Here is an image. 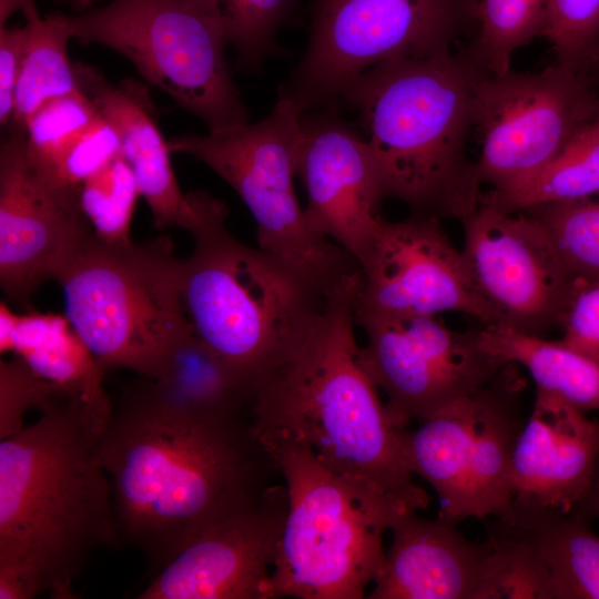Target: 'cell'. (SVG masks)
I'll return each instance as SVG.
<instances>
[{
  "label": "cell",
  "instance_id": "ba28073f",
  "mask_svg": "<svg viewBox=\"0 0 599 599\" xmlns=\"http://www.w3.org/2000/svg\"><path fill=\"white\" fill-rule=\"evenodd\" d=\"M302 109L278 94L273 110L255 123L171 139V152L192 155L240 195L256 222L258 247L329 293L361 271L334 242L313 232L294 190Z\"/></svg>",
  "mask_w": 599,
  "mask_h": 599
},
{
  "label": "cell",
  "instance_id": "6da1fadb",
  "mask_svg": "<svg viewBox=\"0 0 599 599\" xmlns=\"http://www.w3.org/2000/svg\"><path fill=\"white\" fill-rule=\"evenodd\" d=\"M119 542L153 575L205 530L258 502L272 457L250 418H194L161 404L144 383L128 392L99 437Z\"/></svg>",
  "mask_w": 599,
  "mask_h": 599
},
{
  "label": "cell",
  "instance_id": "4dcf8cb0",
  "mask_svg": "<svg viewBox=\"0 0 599 599\" xmlns=\"http://www.w3.org/2000/svg\"><path fill=\"white\" fill-rule=\"evenodd\" d=\"M99 116V110L82 90L44 102L26 125L27 152L34 166L50 177Z\"/></svg>",
  "mask_w": 599,
  "mask_h": 599
},
{
  "label": "cell",
  "instance_id": "603a6c76",
  "mask_svg": "<svg viewBox=\"0 0 599 599\" xmlns=\"http://www.w3.org/2000/svg\"><path fill=\"white\" fill-rule=\"evenodd\" d=\"M0 349L13 352L40 377L80 402L101 434L113 405L103 388L106 373L65 316L34 311L17 315L0 305Z\"/></svg>",
  "mask_w": 599,
  "mask_h": 599
},
{
  "label": "cell",
  "instance_id": "836d02e7",
  "mask_svg": "<svg viewBox=\"0 0 599 599\" xmlns=\"http://www.w3.org/2000/svg\"><path fill=\"white\" fill-rule=\"evenodd\" d=\"M64 395L55 385L40 377L21 358L0 362V438L20 432L26 413L43 410L58 396ZM67 396V395H65Z\"/></svg>",
  "mask_w": 599,
  "mask_h": 599
},
{
  "label": "cell",
  "instance_id": "cb8c5ba5",
  "mask_svg": "<svg viewBox=\"0 0 599 599\" xmlns=\"http://www.w3.org/2000/svg\"><path fill=\"white\" fill-rule=\"evenodd\" d=\"M143 383L161 404L194 418L230 419L248 413L250 387L192 328Z\"/></svg>",
  "mask_w": 599,
  "mask_h": 599
},
{
  "label": "cell",
  "instance_id": "7c38bea8",
  "mask_svg": "<svg viewBox=\"0 0 599 599\" xmlns=\"http://www.w3.org/2000/svg\"><path fill=\"white\" fill-rule=\"evenodd\" d=\"M598 118L599 90L587 73L556 63L481 75L475 88L481 185L504 191L524 181Z\"/></svg>",
  "mask_w": 599,
  "mask_h": 599
},
{
  "label": "cell",
  "instance_id": "484cf974",
  "mask_svg": "<svg viewBox=\"0 0 599 599\" xmlns=\"http://www.w3.org/2000/svg\"><path fill=\"white\" fill-rule=\"evenodd\" d=\"M22 10L27 20L23 54L9 126L26 131L29 119L44 102L79 92L81 88L68 55V42L72 37L67 16L58 12L42 19L33 0Z\"/></svg>",
  "mask_w": 599,
  "mask_h": 599
},
{
  "label": "cell",
  "instance_id": "277c9868",
  "mask_svg": "<svg viewBox=\"0 0 599 599\" xmlns=\"http://www.w3.org/2000/svg\"><path fill=\"white\" fill-rule=\"evenodd\" d=\"M484 74L467 50L450 51L382 62L345 88L339 98L358 114L385 197L437 217L477 207L481 183L466 142Z\"/></svg>",
  "mask_w": 599,
  "mask_h": 599
},
{
  "label": "cell",
  "instance_id": "d4e9b609",
  "mask_svg": "<svg viewBox=\"0 0 599 599\" xmlns=\"http://www.w3.org/2000/svg\"><path fill=\"white\" fill-rule=\"evenodd\" d=\"M483 345L508 363L522 365L537 392L588 413L599 409V362L561 341L499 325L478 328Z\"/></svg>",
  "mask_w": 599,
  "mask_h": 599
},
{
  "label": "cell",
  "instance_id": "f1b7e54d",
  "mask_svg": "<svg viewBox=\"0 0 599 599\" xmlns=\"http://www.w3.org/2000/svg\"><path fill=\"white\" fill-rule=\"evenodd\" d=\"M233 44L241 62L257 68L277 51L276 35L288 20L296 0H201Z\"/></svg>",
  "mask_w": 599,
  "mask_h": 599
},
{
  "label": "cell",
  "instance_id": "d6a6232c",
  "mask_svg": "<svg viewBox=\"0 0 599 599\" xmlns=\"http://www.w3.org/2000/svg\"><path fill=\"white\" fill-rule=\"evenodd\" d=\"M544 37L558 64L588 74L599 60V0H547Z\"/></svg>",
  "mask_w": 599,
  "mask_h": 599
},
{
  "label": "cell",
  "instance_id": "7a4b0ae2",
  "mask_svg": "<svg viewBox=\"0 0 599 599\" xmlns=\"http://www.w3.org/2000/svg\"><path fill=\"white\" fill-rule=\"evenodd\" d=\"M362 271L327 294L307 334L253 387L248 418L263 446L307 447L329 470L405 510L425 509L398 430L364 368L354 324Z\"/></svg>",
  "mask_w": 599,
  "mask_h": 599
},
{
  "label": "cell",
  "instance_id": "52a82bcc",
  "mask_svg": "<svg viewBox=\"0 0 599 599\" xmlns=\"http://www.w3.org/2000/svg\"><path fill=\"white\" fill-rule=\"evenodd\" d=\"M172 241L109 244L94 236L58 277L64 316L105 372L152 378L191 326Z\"/></svg>",
  "mask_w": 599,
  "mask_h": 599
},
{
  "label": "cell",
  "instance_id": "44dd1931",
  "mask_svg": "<svg viewBox=\"0 0 599 599\" xmlns=\"http://www.w3.org/2000/svg\"><path fill=\"white\" fill-rule=\"evenodd\" d=\"M599 459V422L536 392L511 459L514 498L564 512L588 494Z\"/></svg>",
  "mask_w": 599,
  "mask_h": 599
},
{
  "label": "cell",
  "instance_id": "1f68e13d",
  "mask_svg": "<svg viewBox=\"0 0 599 599\" xmlns=\"http://www.w3.org/2000/svg\"><path fill=\"white\" fill-rule=\"evenodd\" d=\"M537 216L572 277L599 278V199L526 210Z\"/></svg>",
  "mask_w": 599,
  "mask_h": 599
},
{
  "label": "cell",
  "instance_id": "60d3db41",
  "mask_svg": "<svg viewBox=\"0 0 599 599\" xmlns=\"http://www.w3.org/2000/svg\"><path fill=\"white\" fill-rule=\"evenodd\" d=\"M94 0H72V4L77 10H83L89 7Z\"/></svg>",
  "mask_w": 599,
  "mask_h": 599
},
{
  "label": "cell",
  "instance_id": "83f0119b",
  "mask_svg": "<svg viewBox=\"0 0 599 599\" xmlns=\"http://www.w3.org/2000/svg\"><path fill=\"white\" fill-rule=\"evenodd\" d=\"M547 0H478L477 34L467 51L487 74L510 70L512 54L546 28Z\"/></svg>",
  "mask_w": 599,
  "mask_h": 599
},
{
  "label": "cell",
  "instance_id": "8fae6325",
  "mask_svg": "<svg viewBox=\"0 0 599 599\" xmlns=\"http://www.w3.org/2000/svg\"><path fill=\"white\" fill-rule=\"evenodd\" d=\"M478 0H313L306 50L281 95L324 109L369 68L450 52L476 27Z\"/></svg>",
  "mask_w": 599,
  "mask_h": 599
},
{
  "label": "cell",
  "instance_id": "2e32d148",
  "mask_svg": "<svg viewBox=\"0 0 599 599\" xmlns=\"http://www.w3.org/2000/svg\"><path fill=\"white\" fill-rule=\"evenodd\" d=\"M355 314L437 316L459 312L483 326L491 315L437 216L382 219L361 265Z\"/></svg>",
  "mask_w": 599,
  "mask_h": 599
},
{
  "label": "cell",
  "instance_id": "b9f144b4",
  "mask_svg": "<svg viewBox=\"0 0 599 599\" xmlns=\"http://www.w3.org/2000/svg\"><path fill=\"white\" fill-rule=\"evenodd\" d=\"M599 119V118H598Z\"/></svg>",
  "mask_w": 599,
  "mask_h": 599
},
{
  "label": "cell",
  "instance_id": "ac0fdd59",
  "mask_svg": "<svg viewBox=\"0 0 599 599\" xmlns=\"http://www.w3.org/2000/svg\"><path fill=\"white\" fill-rule=\"evenodd\" d=\"M288 511L286 486L205 530L136 596L140 599H274L272 572Z\"/></svg>",
  "mask_w": 599,
  "mask_h": 599
},
{
  "label": "cell",
  "instance_id": "7402d4cb",
  "mask_svg": "<svg viewBox=\"0 0 599 599\" xmlns=\"http://www.w3.org/2000/svg\"><path fill=\"white\" fill-rule=\"evenodd\" d=\"M81 90L116 129L121 152L130 164L158 229L189 230L194 217L191 192L179 187L155 109L148 90L133 80L110 83L93 67L74 64Z\"/></svg>",
  "mask_w": 599,
  "mask_h": 599
},
{
  "label": "cell",
  "instance_id": "8d00e7d4",
  "mask_svg": "<svg viewBox=\"0 0 599 599\" xmlns=\"http://www.w3.org/2000/svg\"><path fill=\"white\" fill-rule=\"evenodd\" d=\"M24 28L0 30V123L9 126L14 112L16 91L22 63Z\"/></svg>",
  "mask_w": 599,
  "mask_h": 599
},
{
  "label": "cell",
  "instance_id": "9c48e42d",
  "mask_svg": "<svg viewBox=\"0 0 599 599\" xmlns=\"http://www.w3.org/2000/svg\"><path fill=\"white\" fill-rule=\"evenodd\" d=\"M67 24L81 43L125 57L210 131L248 122L225 62L227 41L201 0H114Z\"/></svg>",
  "mask_w": 599,
  "mask_h": 599
},
{
  "label": "cell",
  "instance_id": "e0dca14e",
  "mask_svg": "<svg viewBox=\"0 0 599 599\" xmlns=\"http://www.w3.org/2000/svg\"><path fill=\"white\" fill-rule=\"evenodd\" d=\"M309 229L363 264L382 221L385 199L365 139L333 111L303 112L296 150Z\"/></svg>",
  "mask_w": 599,
  "mask_h": 599
},
{
  "label": "cell",
  "instance_id": "f546056e",
  "mask_svg": "<svg viewBox=\"0 0 599 599\" xmlns=\"http://www.w3.org/2000/svg\"><path fill=\"white\" fill-rule=\"evenodd\" d=\"M133 171L122 152L80 187V205L93 236L109 244L132 242V214L140 196Z\"/></svg>",
  "mask_w": 599,
  "mask_h": 599
},
{
  "label": "cell",
  "instance_id": "ab89813d",
  "mask_svg": "<svg viewBox=\"0 0 599 599\" xmlns=\"http://www.w3.org/2000/svg\"><path fill=\"white\" fill-rule=\"evenodd\" d=\"M593 87L599 90V60L588 73Z\"/></svg>",
  "mask_w": 599,
  "mask_h": 599
},
{
  "label": "cell",
  "instance_id": "30bf717a",
  "mask_svg": "<svg viewBox=\"0 0 599 599\" xmlns=\"http://www.w3.org/2000/svg\"><path fill=\"white\" fill-rule=\"evenodd\" d=\"M525 382L508 363L488 383L422 420L398 430L408 469L437 493L438 517L458 525L494 516L514 520L510 470L526 419L520 394Z\"/></svg>",
  "mask_w": 599,
  "mask_h": 599
},
{
  "label": "cell",
  "instance_id": "f35d334b",
  "mask_svg": "<svg viewBox=\"0 0 599 599\" xmlns=\"http://www.w3.org/2000/svg\"><path fill=\"white\" fill-rule=\"evenodd\" d=\"M30 0H1V27L8 16L17 8H22Z\"/></svg>",
  "mask_w": 599,
  "mask_h": 599
},
{
  "label": "cell",
  "instance_id": "4316f807",
  "mask_svg": "<svg viewBox=\"0 0 599 599\" xmlns=\"http://www.w3.org/2000/svg\"><path fill=\"white\" fill-rule=\"evenodd\" d=\"M485 194L509 211L599 199V119L524 181L507 190H490Z\"/></svg>",
  "mask_w": 599,
  "mask_h": 599
},
{
  "label": "cell",
  "instance_id": "74e56055",
  "mask_svg": "<svg viewBox=\"0 0 599 599\" xmlns=\"http://www.w3.org/2000/svg\"><path fill=\"white\" fill-rule=\"evenodd\" d=\"M572 511L587 519L599 518V459L595 468L588 494Z\"/></svg>",
  "mask_w": 599,
  "mask_h": 599
},
{
  "label": "cell",
  "instance_id": "ffe728a7",
  "mask_svg": "<svg viewBox=\"0 0 599 599\" xmlns=\"http://www.w3.org/2000/svg\"><path fill=\"white\" fill-rule=\"evenodd\" d=\"M490 532L506 555L502 598L599 599V536L587 518L514 498Z\"/></svg>",
  "mask_w": 599,
  "mask_h": 599
},
{
  "label": "cell",
  "instance_id": "5bb4252c",
  "mask_svg": "<svg viewBox=\"0 0 599 599\" xmlns=\"http://www.w3.org/2000/svg\"><path fill=\"white\" fill-rule=\"evenodd\" d=\"M460 251L471 284L493 323L541 336L557 327L572 276L542 222L526 211H509L484 192L461 220Z\"/></svg>",
  "mask_w": 599,
  "mask_h": 599
},
{
  "label": "cell",
  "instance_id": "5b68a950",
  "mask_svg": "<svg viewBox=\"0 0 599 599\" xmlns=\"http://www.w3.org/2000/svg\"><path fill=\"white\" fill-rule=\"evenodd\" d=\"M194 237L180 286L193 333L250 387L311 329L327 294L270 253L243 244L225 225V204L194 192Z\"/></svg>",
  "mask_w": 599,
  "mask_h": 599
},
{
  "label": "cell",
  "instance_id": "9a60e30c",
  "mask_svg": "<svg viewBox=\"0 0 599 599\" xmlns=\"http://www.w3.org/2000/svg\"><path fill=\"white\" fill-rule=\"evenodd\" d=\"M8 129L0 149V285L30 312L33 292L57 281L93 232L80 190L41 173L28 155L26 131Z\"/></svg>",
  "mask_w": 599,
  "mask_h": 599
},
{
  "label": "cell",
  "instance_id": "3957f363",
  "mask_svg": "<svg viewBox=\"0 0 599 599\" xmlns=\"http://www.w3.org/2000/svg\"><path fill=\"white\" fill-rule=\"evenodd\" d=\"M100 433L83 405L58 396L0 441V599L74 598L92 552L119 542Z\"/></svg>",
  "mask_w": 599,
  "mask_h": 599
},
{
  "label": "cell",
  "instance_id": "e575fe53",
  "mask_svg": "<svg viewBox=\"0 0 599 599\" xmlns=\"http://www.w3.org/2000/svg\"><path fill=\"white\" fill-rule=\"evenodd\" d=\"M559 339L599 362V278L572 277L560 307Z\"/></svg>",
  "mask_w": 599,
  "mask_h": 599
},
{
  "label": "cell",
  "instance_id": "d590c367",
  "mask_svg": "<svg viewBox=\"0 0 599 599\" xmlns=\"http://www.w3.org/2000/svg\"><path fill=\"white\" fill-rule=\"evenodd\" d=\"M120 153V135L115 126L100 113L65 153L49 179L63 186L80 190L89 176Z\"/></svg>",
  "mask_w": 599,
  "mask_h": 599
},
{
  "label": "cell",
  "instance_id": "d6986e66",
  "mask_svg": "<svg viewBox=\"0 0 599 599\" xmlns=\"http://www.w3.org/2000/svg\"><path fill=\"white\" fill-rule=\"evenodd\" d=\"M393 540L369 599L502 598L506 556L489 534L468 540L457 525L402 511L393 519Z\"/></svg>",
  "mask_w": 599,
  "mask_h": 599
},
{
  "label": "cell",
  "instance_id": "4fadbf2b",
  "mask_svg": "<svg viewBox=\"0 0 599 599\" xmlns=\"http://www.w3.org/2000/svg\"><path fill=\"white\" fill-rule=\"evenodd\" d=\"M366 333L361 361L387 396L397 430L423 420L496 377L508 364L478 329L458 332L436 316L355 314Z\"/></svg>",
  "mask_w": 599,
  "mask_h": 599
},
{
  "label": "cell",
  "instance_id": "8992f818",
  "mask_svg": "<svg viewBox=\"0 0 599 599\" xmlns=\"http://www.w3.org/2000/svg\"><path fill=\"white\" fill-rule=\"evenodd\" d=\"M264 447L288 495L272 572L274 598H364L385 557L384 534L407 510L333 473L303 445Z\"/></svg>",
  "mask_w": 599,
  "mask_h": 599
}]
</instances>
